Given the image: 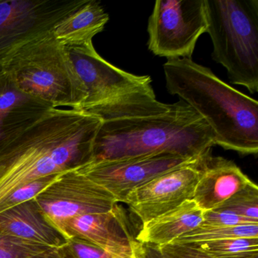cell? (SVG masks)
I'll return each instance as SVG.
<instances>
[{"mask_svg": "<svg viewBox=\"0 0 258 258\" xmlns=\"http://www.w3.org/2000/svg\"><path fill=\"white\" fill-rule=\"evenodd\" d=\"M82 111L102 121L90 163L165 152L203 160L214 146L211 128L192 108L183 102H159L152 87Z\"/></svg>", "mask_w": 258, "mask_h": 258, "instance_id": "cell-1", "label": "cell"}, {"mask_svg": "<svg viewBox=\"0 0 258 258\" xmlns=\"http://www.w3.org/2000/svg\"><path fill=\"white\" fill-rule=\"evenodd\" d=\"M102 120L78 109L52 108L0 150V202L40 178L91 162Z\"/></svg>", "mask_w": 258, "mask_h": 258, "instance_id": "cell-2", "label": "cell"}, {"mask_svg": "<svg viewBox=\"0 0 258 258\" xmlns=\"http://www.w3.org/2000/svg\"><path fill=\"white\" fill-rule=\"evenodd\" d=\"M167 91L179 96L211 128L214 146L241 155L258 152V102L191 58L167 59Z\"/></svg>", "mask_w": 258, "mask_h": 258, "instance_id": "cell-3", "label": "cell"}, {"mask_svg": "<svg viewBox=\"0 0 258 258\" xmlns=\"http://www.w3.org/2000/svg\"><path fill=\"white\" fill-rule=\"evenodd\" d=\"M1 70L22 91L54 108L78 109L85 102L84 86L66 48L57 41L52 31L16 50Z\"/></svg>", "mask_w": 258, "mask_h": 258, "instance_id": "cell-4", "label": "cell"}, {"mask_svg": "<svg viewBox=\"0 0 258 258\" xmlns=\"http://www.w3.org/2000/svg\"><path fill=\"white\" fill-rule=\"evenodd\" d=\"M212 58L229 81L258 92V0H205Z\"/></svg>", "mask_w": 258, "mask_h": 258, "instance_id": "cell-5", "label": "cell"}, {"mask_svg": "<svg viewBox=\"0 0 258 258\" xmlns=\"http://www.w3.org/2000/svg\"><path fill=\"white\" fill-rule=\"evenodd\" d=\"M207 30L205 0H158L148 23V46L167 59L191 58Z\"/></svg>", "mask_w": 258, "mask_h": 258, "instance_id": "cell-6", "label": "cell"}, {"mask_svg": "<svg viewBox=\"0 0 258 258\" xmlns=\"http://www.w3.org/2000/svg\"><path fill=\"white\" fill-rule=\"evenodd\" d=\"M85 0H0V69L21 47L52 32Z\"/></svg>", "mask_w": 258, "mask_h": 258, "instance_id": "cell-7", "label": "cell"}, {"mask_svg": "<svg viewBox=\"0 0 258 258\" xmlns=\"http://www.w3.org/2000/svg\"><path fill=\"white\" fill-rule=\"evenodd\" d=\"M34 200L46 220L60 233L64 223L70 219L108 212L117 203L109 191L78 169L60 173Z\"/></svg>", "mask_w": 258, "mask_h": 258, "instance_id": "cell-8", "label": "cell"}, {"mask_svg": "<svg viewBox=\"0 0 258 258\" xmlns=\"http://www.w3.org/2000/svg\"><path fill=\"white\" fill-rule=\"evenodd\" d=\"M205 159H191L165 152L116 161L90 163L78 170L109 191L117 203H123L128 193L134 188L167 172L199 164Z\"/></svg>", "mask_w": 258, "mask_h": 258, "instance_id": "cell-9", "label": "cell"}, {"mask_svg": "<svg viewBox=\"0 0 258 258\" xmlns=\"http://www.w3.org/2000/svg\"><path fill=\"white\" fill-rule=\"evenodd\" d=\"M66 48L87 95L84 105L78 110L152 87L150 77L133 75L104 59L93 41Z\"/></svg>", "mask_w": 258, "mask_h": 258, "instance_id": "cell-10", "label": "cell"}, {"mask_svg": "<svg viewBox=\"0 0 258 258\" xmlns=\"http://www.w3.org/2000/svg\"><path fill=\"white\" fill-rule=\"evenodd\" d=\"M203 161L175 169L134 188L128 193L123 203L144 224L183 202L192 200Z\"/></svg>", "mask_w": 258, "mask_h": 258, "instance_id": "cell-11", "label": "cell"}, {"mask_svg": "<svg viewBox=\"0 0 258 258\" xmlns=\"http://www.w3.org/2000/svg\"><path fill=\"white\" fill-rule=\"evenodd\" d=\"M61 233L66 240L72 237L87 240L118 257L132 256L137 241L117 205L108 212L70 219L63 225Z\"/></svg>", "mask_w": 258, "mask_h": 258, "instance_id": "cell-12", "label": "cell"}, {"mask_svg": "<svg viewBox=\"0 0 258 258\" xmlns=\"http://www.w3.org/2000/svg\"><path fill=\"white\" fill-rule=\"evenodd\" d=\"M52 108L44 101L22 91L0 69V150Z\"/></svg>", "mask_w": 258, "mask_h": 258, "instance_id": "cell-13", "label": "cell"}, {"mask_svg": "<svg viewBox=\"0 0 258 258\" xmlns=\"http://www.w3.org/2000/svg\"><path fill=\"white\" fill-rule=\"evenodd\" d=\"M251 182L235 163L211 154L201 165L192 200L204 211L216 209Z\"/></svg>", "mask_w": 258, "mask_h": 258, "instance_id": "cell-14", "label": "cell"}, {"mask_svg": "<svg viewBox=\"0 0 258 258\" xmlns=\"http://www.w3.org/2000/svg\"><path fill=\"white\" fill-rule=\"evenodd\" d=\"M0 235L48 247H61L67 242L42 214L34 199L0 213Z\"/></svg>", "mask_w": 258, "mask_h": 258, "instance_id": "cell-15", "label": "cell"}, {"mask_svg": "<svg viewBox=\"0 0 258 258\" xmlns=\"http://www.w3.org/2000/svg\"><path fill=\"white\" fill-rule=\"evenodd\" d=\"M204 213L194 201H186L177 208L143 224L136 239L157 247L170 244L200 226Z\"/></svg>", "mask_w": 258, "mask_h": 258, "instance_id": "cell-16", "label": "cell"}, {"mask_svg": "<svg viewBox=\"0 0 258 258\" xmlns=\"http://www.w3.org/2000/svg\"><path fill=\"white\" fill-rule=\"evenodd\" d=\"M109 20V16L96 0L85 2L72 14L63 19L52 33L62 46H72L93 41L102 32Z\"/></svg>", "mask_w": 258, "mask_h": 258, "instance_id": "cell-17", "label": "cell"}, {"mask_svg": "<svg viewBox=\"0 0 258 258\" xmlns=\"http://www.w3.org/2000/svg\"><path fill=\"white\" fill-rule=\"evenodd\" d=\"M235 238H258V223L213 227L199 226L193 230L181 235L171 243L188 244Z\"/></svg>", "mask_w": 258, "mask_h": 258, "instance_id": "cell-18", "label": "cell"}, {"mask_svg": "<svg viewBox=\"0 0 258 258\" xmlns=\"http://www.w3.org/2000/svg\"><path fill=\"white\" fill-rule=\"evenodd\" d=\"M258 222V187L253 182L216 208Z\"/></svg>", "mask_w": 258, "mask_h": 258, "instance_id": "cell-19", "label": "cell"}, {"mask_svg": "<svg viewBox=\"0 0 258 258\" xmlns=\"http://www.w3.org/2000/svg\"><path fill=\"white\" fill-rule=\"evenodd\" d=\"M193 247L216 255H232L258 250V238H235L188 243Z\"/></svg>", "mask_w": 258, "mask_h": 258, "instance_id": "cell-20", "label": "cell"}, {"mask_svg": "<svg viewBox=\"0 0 258 258\" xmlns=\"http://www.w3.org/2000/svg\"><path fill=\"white\" fill-rule=\"evenodd\" d=\"M163 258H256L258 250L232 255H216L193 247L189 244H165L158 247Z\"/></svg>", "mask_w": 258, "mask_h": 258, "instance_id": "cell-21", "label": "cell"}, {"mask_svg": "<svg viewBox=\"0 0 258 258\" xmlns=\"http://www.w3.org/2000/svg\"><path fill=\"white\" fill-rule=\"evenodd\" d=\"M58 175L59 174L40 178L15 190L4 201L0 202V213L34 199L36 196H38L45 188L52 184L58 177Z\"/></svg>", "mask_w": 258, "mask_h": 258, "instance_id": "cell-22", "label": "cell"}, {"mask_svg": "<svg viewBox=\"0 0 258 258\" xmlns=\"http://www.w3.org/2000/svg\"><path fill=\"white\" fill-rule=\"evenodd\" d=\"M52 247L0 235V258H29Z\"/></svg>", "mask_w": 258, "mask_h": 258, "instance_id": "cell-23", "label": "cell"}, {"mask_svg": "<svg viewBox=\"0 0 258 258\" xmlns=\"http://www.w3.org/2000/svg\"><path fill=\"white\" fill-rule=\"evenodd\" d=\"M66 246L73 258H117L96 244L78 238H68Z\"/></svg>", "mask_w": 258, "mask_h": 258, "instance_id": "cell-24", "label": "cell"}, {"mask_svg": "<svg viewBox=\"0 0 258 258\" xmlns=\"http://www.w3.org/2000/svg\"><path fill=\"white\" fill-rule=\"evenodd\" d=\"M258 223L250 219L237 215L229 211L220 210H211L205 211L203 220L200 226L213 227V226H235L241 225Z\"/></svg>", "mask_w": 258, "mask_h": 258, "instance_id": "cell-25", "label": "cell"}, {"mask_svg": "<svg viewBox=\"0 0 258 258\" xmlns=\"http://www.w3.org/2000/svg\"><path fill=\"white\" fill-rule=\"evenodd\" d=\"M29 258H73L66 244L59 247H52Z\"/></svg>", "mask_w": 258, "mask_h": 258, "instance_id": "cell-26", "label": "cell"}, {"mask_svg": "<svg viewBox=\"0 0 258 258\" xmlns=\"http://www.w3.org/2000/svg\"><path fill=\"white\" fill-rule=\"evenodd\" d=\"M117 258H135V256H134V255H133L132 256H131V257H117Z\"/></svg>", "mask_w": 258, "mask_h": 258, "instance_id": "cell-27", "label": "cell"}, {"mask_svg": "<svg viewBox=\"0 0 258 258\" xmlns=\"http://www.w3.org/2000/svg\"><path fill=\"white\" fill-rule=\"evenodd\" d=\"M256 258H258V257H256Z\"/></svg>", "mask_w": 258, "mask_h": 258, "instance_id": "cell-28", "label": "cell"}]
</instances>
